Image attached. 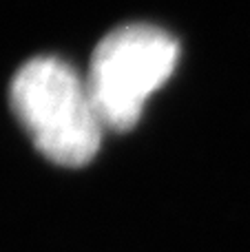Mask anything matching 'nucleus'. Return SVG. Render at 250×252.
<instances>
[{
    "label": "nucleus",
    "instance_id": "f03ea898",
    "mask_svg": "<svg viewBox=\"0 0 250 252\" xmlns=\"http://www.w3.org/2000/svg\"><path fill=\"white\" fill-rule=\"evenodd\" d=\"M177 58V40L153 25H126L106 33L84 78L104 128L135 126L146 100L175 71Z\"/></svg>",
    "mask_w": 250,
    "mask_h": 252
},
{
    "label": "nucleus",
    "instance_id": "f257e3e1",
    "mask_svg": "<svg viewBox=\"0 0 250 252\" xmlns=\"http://www.w3.org/2000/svg\"><path fill=\"white\" fill-rule=\"evenodd\" d=\"M11 109L53 164L78 168L95 157L104 124L87 80L66 62L49 56L25 62L11 82Z\"/></svg>",
    "mask_w": 250,
    "mask_h": 252
}]
</instances>
